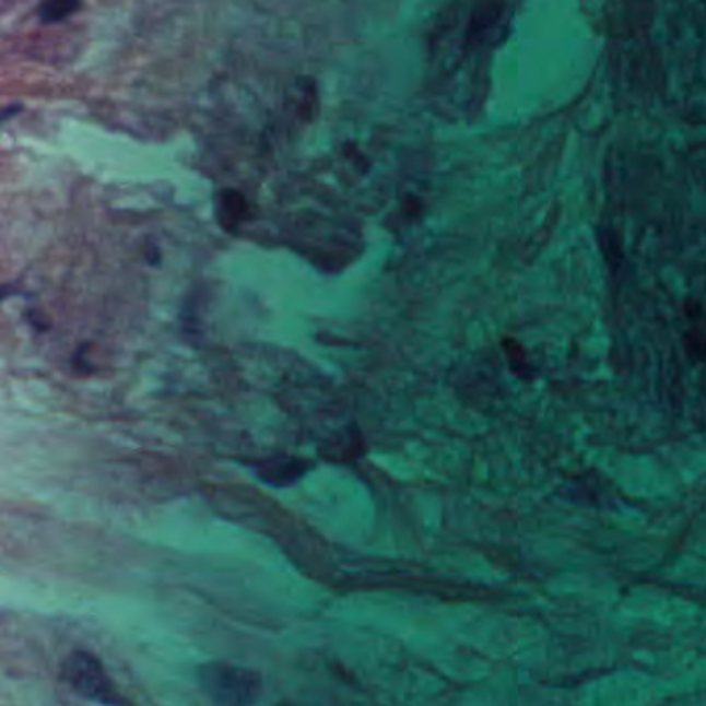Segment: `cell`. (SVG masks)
Here are the masks:
<instances>
[{
  "label": "cell",
  "mask_w": 706,
  "mask_h": 706,
  "mask_svg": "<svg viewBox=\"0 0 706 706\" xmlns=\"http://www.w3.org/2000/svg\"><path fill=\"white\" fill-rule=\"evenodd\" d=\"M303 102H301V117L303 120H314L317 115V87L314 81H307V85H303Z\"/></svg>",
  "instance_id": "obj_9"
},
{
  "label": "cell",
  "mask_w": 706,
  "mask_h": 706,
  "mask_svg": "<svg viewBox=\"0 0 706 706\" xmlns=\"http://www.w3.org/2000/svg\"><path fill=\"white\" fill-rule=\"evenodd\" d=\"M257 476L266 481L272 487H291L298 479L305 476L309 471V462L293 458V456H275V458H263L251 464Z\"/></svg>",
  "instance_id": "obj_3"
},
{
  "label": "cell",
  "mask_w": 706,
  "mask_h": 706,
  "mask_svg": "<svg viewBox=\"0 0 706 706\" xmlns=\"http://www.w3.org/2000/svg\"><path fill=\"white\" fill-rule=\"evenodd\" d=\"M62 678L69 686L87 701L102 705H120L125 703L113 686L110 678L102 668L98 659L90 652H73L62 663Z\"/></svg>",
  "instance_id": "obj_2"
},
{
  "label": "cell",
  "mask_w": 706,
  "mask_h": 706,
  "mask_svg": "<svg viewBox=\"0 0 706 706\" xmlns=\"http://www.w3.org/2000/svg\"><path fill=\"white\" fill-rule=\"evenodd\" d=\"M684 349L694 363H706V336L701 330H690L684 334Z\"/></svg>",
  "instance_id": "obj_8"
},
{
  "label": "cell",
  "mask_w": 706,
  "mask_h": 706,
  "mask_svg": "<svg viewBox=\"0 0 706 706\" xmlns=\"http://www.w3.org/2000/svg\"><path fill=\"white\" fill-rule=\"evenodd\" d=\"M502 349H504L506 358H508V365H510L511 372L516 373V377H520V379H532L534 369H532V365H530L529 358H527L525 349L516 340H511V338H504L502 340Z\"/></svg>",
  "instance_id": "obj_7"
},
{
  "label": "cell",
  "mask_w": 706,
  "mask_h": 706,
  "mask_svg": "<svg viewBox=\"0 0 706 706\" xmlns=\"http://www.w3.org/2000/svg\"><path fill=\"white\" fill-rule=\"evenodd\" d=\"M148 261H152V263H157L160 261V254H157V247L156 245H152V247H148Z\"/></svg>",
  "instance_id": "obj_14"
},
{
  "label": "cell",
  "mask_w": 706,
  "mask_h": 706,
  "mask_svg": "<svg viewBox=\"0 0 706 706\" xmlns=\"http://www.w3.org/2000/svg\"><path fill=\"white\" fill-rule=\"evenodd\" d=\"M344 157L353 162L354 168H356L358 173H369L372 162L365 157V154H361V150L354 145L353 141L344 143Z\"/></svg>",
  "instance_id": "obj_10"
},
{
  "label": "cell",
  "mask_w": 706,
  "mask_h": 706,
  "mask_svg": "<svg viewBox=\"0 0 706 706\" xmlns=\"http://www.w3.org/2000/svg\"><path fill=\"white\" fill-rule=\"evenodd\" d=\"M216 217L226 233H236L249 217V201L236 189H224L217 193Z\"/></svg>",
  "instance_id": "obj_5"
},
{
  "label": "cell",
  "mask_w": 706,
  "mask_h": 706,
  "mask_svg": "<svg viewBox=\"0 0 706 706\" xmlns=\"http://www.w3.org/2000/svg\"><path fill=\"white\" fill-rule=\"evenodd\" d=\"M601 247H603V254H605V259H608L609 266L615 268L620 261H622V251H620V245L617 240L611 236V233H605V236L601 238Z\"/></svg>",
  "instance_id": "obj_11"
},
{
  "label": "cell",
  "mask_w": 706,
  "mask_h": 706,
  "mask_svg": "<svg viewBox=\"0 0 706 706\" xmlns=\"http://www.w3.org/2000/svg\"><path fill=\"white\" fill-rule=\"evenodd\" d=\"M81 9V0H42L38 15L44 23H59Z\"/></svg>",
  "instance_id": "obj_6"
},
{
  "label": "cell",
  "mask_w": 706,
  "mask_h": 706,
  "mask_svg": "<svg viewBox=\"0 0 706 706\" xmlns=\"http://www.w3.org/2000/svg\"><path fill=\"white\" fill-rule=\"evenodd\" d=\"M203 692L217 705H249L261 694V678L251 669L212 663L199 671Z\"/></svg>",
  "instance_id": "obj_1"
},
{
  "label": "cell",
  "mask_w": 706,
  "mask_h": 706,
  "mask_svg": "<svg viewBox=\"0 0 706 706\" xmlns=\"http://www.w3.org/2000/svg\"><path fill=\"white\" fill-rule=\"evenodd\" d=\"M17 113H21V106H9V108H4V113H2V120H9V118L13 117V115H17Z\"/></svg>",
  "instance_id": "obj_13"
},
{
  "label": "cell",
  "mask_w": 706,
  "mask_h": 706,
  "mask_svg": "<svg viewBox=\"0 0 706 706\" xmlns=\"http://www.w3.org/2000/svg\"><path fill=\"white\" fill-rule=\"evenodd\" d=\"M404 208L409 210V214H411V216H416V214L421 212V201H419L416 197L409 196L407 197V201H404Z\"/></svg>",
  "instance_id": "obj_12"
},
{
  "label": "cell",
  "mask_w": 706,
  "mask_h": 706,
  "mask_svg": "<svg viewBox=\"0 0 706 706\" xmlns=\"http://www.w3.org/2000/svg\"><path fill=\"white\" fill-rule=\"evenodd\" d=\"M506 17V9L502 2H483L472 11L469 27H467V44L469 46H483L490 42L491 36L499 30V25L504 23Z\"/></svg>",
  "instance_id": "obj_4"
}]
</instances>
